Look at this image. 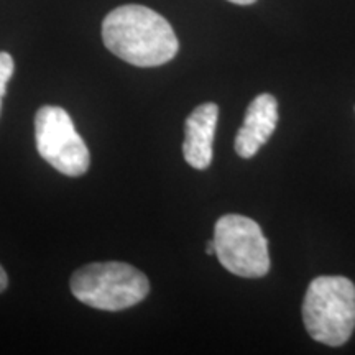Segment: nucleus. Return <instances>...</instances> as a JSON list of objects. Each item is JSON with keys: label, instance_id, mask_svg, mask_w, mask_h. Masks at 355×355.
Returning a JSON list of instances; mask_svg holds the SVG:
<instances>
[{"label": "nucleus", "instance_id": "obj_1", "mask_svg": "<svg viewBox=\"0 0 355 355\" xmlns=\"http://www.w3.org/2000/svg\"><path fill=\"white\" fill-rule=\"evenodd\" d=\"M102 40L115 56L139 68L165 64L180 50L168 20L144 6H122L110 12L102 24Z\"/></svg>", "mask_w": 355, "mask_h": 355}, {"label": "nucleus", "instance_id": "obj_2", "mask_svg": "<svg viewBox=\"0 0 355 355\" xmlns=\"http://www.w3.org/2000/svg\"><path fill=\"white\" fill-rule=\"evenodd\" d=\"M303 321L318 343L339 347L355 329V285L345 277H318L303 301Z\"/></svg>", "mask_w": 355, "mask_h": 355}, {"label": "nucleus", "instance_id": "obj_3", "mask_svg": "<svg viewBox=\"0 0 355 355\" xmlns=\"http://www.w3.org/2000/svg\"><path fill=\"white\" fill-rule=\"evenodd\" d=\"M71 293L81 303L102 311H122L139 304L150 291L148 278L122 261H99L76 270Z\"/></svg>", "mask_w": 355, "mask_h": 355}, {"label": "nucleus", "instance_id": "obj_4", "mask_svg": "<svg viewBox=\"0 0 355 355\" xmlns=\"http://www.w3.org/2000/svg\"><path fill=\"white\" fill-rule=\"evenodd\" d=\"M212 241L216 257L227 272L242 278H261L268 273V241L250 217L222 216L216 222Z\"/></svg>", "mask_w": 355, "mask_h": 355}, {"label": "nucleus", "instance_id": "obj_5", "mask_svg": "<svg viewBox=\"0 0 355 355\" xmlns=\"http://www.w3.org/2000/svg\"><path fill=\"white\" fill-rule=\"evenodd\" d=\"M35 139L40 157L61 173L78 178L89 170L87 145L64 109L43 105L35 115Z\"/></svg>", "mask_w": 355, "mask_h": 355}, {"label": "nucleus", "instance_id": "obj_6", "mask_svg": "<svg viewBox=\"0 0 355 355\" xmlns=\"http://www.w3.org/2000/svg\"><path fill=\"white\" fill-rule=\"evenodd\" d=\"M278 123V104L272 94H260L248 105L243 125L235 137V152L252 158L273 135Z\"/></svg>", "mask_w": 355, "mask_h": 355}, {"label": "nucleus", "instance_id": "obj_7", "mask_svg": "<svg viewBox=\"0 0 355 355\" xmlns=\"http://www.w3.org/2000/svg\"><path fill=\"white\" fill-rule=\"evenodd\" d=\"M217 119L219 107L214 102L198 105L186 119L183 155L186 163L196 170H207L211 166Z\"/></svg>", "mask_w": 355, "mask_h": 355}, {"label": "nucleus", "instance_id": "obj_8", "mask_svg": "<svg viewBox=\"0 0 355 355\" xmlns=\"http://www.w3.org/2000/svg\"><path fill=\"white\" fill-rule=\"evenodd\" d=\"M13 74V60L6 51H0V109H2V99L6 96L7 84Z\"/></svg>", "mask_w": 355, "mask_h": 355}, {"label": "nucleus", "instance_id": "obj_9", "mask_svg": "<svg viewBox=\"0 0 355 355\" xmlns=\"http://www.w3.org/2000/svg\"><path fill=\"white\" fill-rule=\"evenodd\" d=\"M7 285H8V277H7L6 270H3L2 265H0V293L6 290Z\"/></svg>", "mask_w": 355, "mask_h": 355}, {"label": "nucleus", "instance_id": "obj_10", "mask_svg": "<svg viewBox=\"0 0 355 355\" xmlns=\"http://www.w3.org/2000/svg\"><path fill=\"white\" fill-rule=\"evenodd\" d=\"M229 2L237 3V6H252V3H255L257 0H229Z\"/></svg>", "mask_w": 355, "mask_h": 355}, {"label": "nucleus", "instance_id": "obj_11", "mask_svg": "<svg viewBox=\"0 0 355 355\" xmlns=\"http://www.w3.org/2000/svg\"><path fill=\"white\" fill-rule=\"evenodd\" d=\"M206 252H207V254H209V255H216V245H214V241L207 242Z\"/></svg>", "mask_w": 355, "mask_h": 355}]
</instances>
